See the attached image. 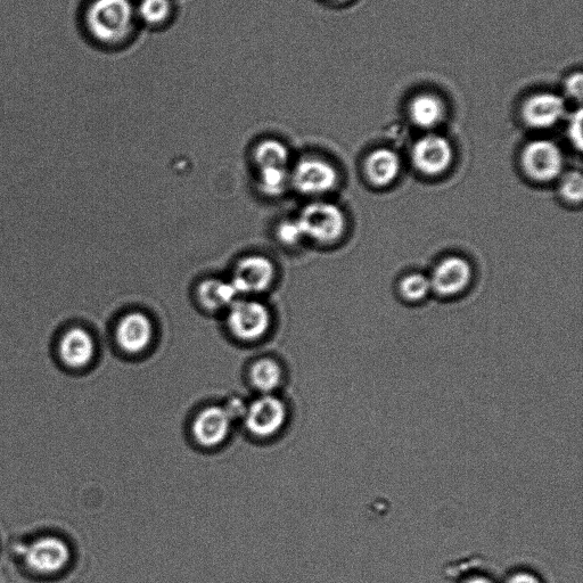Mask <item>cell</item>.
<instances>
[{
  "label": "cell",
  "instance_id": "obj_9",
  "mask_svg": "<svg viewBox=\"0 0 583 583\" xmlns=\"http://www.w3.org/2000/svg\"><path fill=\"white\" fill-rule=\"evenodd\" d=\"M246 428L260 438L272 437L283 428L286 421V408L273 394H262L254 400L244 416Z\"/></svg>",
  "mask_w": 583,
  "mask_h": 583
},
{
  "label": "cell",
  "instance_id": "obj_17",
  "mask_svg": "<svg viewBox=\"0 0 583 583\" xmlns=\"http://www.w3.org/2000/svg\"><path fill=\"white\" fill-rule=\"evenodd\" d=\"M240 298L231 281L210 278L202 281L196 289V300L209 312L226 311Z\"/></svg>",
  "mask_w": 583,
  "mask_h": 583
},
{
  "label": "cell",
  "instance_id": "obj_29",
  "mask_svg": "<svg viewBox=\"0 0 583 583\" xmlns=\"http://www.w3.org/2000/svg\"><path fill=\"white\" fill-rule=\"evenodd\" d=\"M464 583H494V581L490 580L487 577L476 576L470 579H467Z\"/></svg>",
  "mask_w": 583,
  "mask_h": 583
},
{
  "label": "cell",
  "instance_id": "obj_13",
  "mask_svg": "<svg viewBox=\"0 0 583 583\" xmlns=\"http://www.w3.org/2000/svg\"><path fill=\"white\" fill-rule=\"evenodd\" d=\"M232 425V418L229 417L224 407L205 408L195 418L194 438L203 447H217L228 438Z\"/></svg>",
  "mask_w": 583,
  "mask_h": 583
},
{
  "label": "cell",
  "instance_id": "obj_28",
  "mask_svg": "<svg viewBox=\"0 0 583 583\" xmlns=\"http://www.w3.org/2000/svg\"><path fill=\"white\" fill-rule=\"evenodd\" d=\"M507 583H541L535 574L529 572H517L508 579Z\"/></svg>",
  "mask_w": 583,
  "mask_h": 583
},
{
  "label": "cell",
  "instance_id": "obj_8",
  "mask_svg": "<svg viewBox=\"0 0 583 583\" xmlns=\"http://www.w3.org/2000/svg\"><path fill=\"white\" fill-rule=\"evenodd\" d=\"M71 550L64 540L57 537H43L30 544L24 552L28 568L43 576L59 573L70 562Z\"/></svg>",
  "mask_w": 583,
  "mask_h": 583
},
{
  "label": "cell",
  "instance_id": "obj_26",
  "mask_svg": "<svg viewBox=\"0 0 583 583\" xmlns=\"http://www.w3.org/2000/svg\"><path fill=\"white\" fill-rule=\"evenodd\" d=\"M568 135L570 141L576 149L582 150V111L581 109L574 112L569 119Z\"/></svg>",
  "mask_w": 583,
  "mask_h": 583
},
{
  "label": "cell",
  "instance_id": "obj_14",
  "mask_svg": "<svg viewBox=\"0 0 583 583\" xmlns=\"http://www.w3.org/2000/svg\"><path fill=\"white\" fill-rule=\"evenodd\" d=\"M60 357L65 366L84 368L92 363L96 353V343L85 328L73 327L65 332L60 342Z\"/></svg>",
  "mask_w": 583,
  "mask_h": 583
},
{
  "label": "cell",
  "instance_id": "obj_2",
  "mask_svg": "<svg viewBox=\"0 0 583 583\" xmlns=\"http://www.w3.org/2000/svg\"><path fill=\"white\" fill-rule=\"evenodd\" d=\"M297 220L306 240L322 245L338 242L347 229L343 210L327 201L310 202L301 210Z\"/></svg>",
  "mask_w": 583,
  "mask_h": 583
},
{
  "label": "cell",
  "instance_id": "obj_30",
  "mask_svg": "<svg viewBox=\"0 0 583 583\" xmlns=\"http://www.w3.org/2000/svg\"><path fill=\"white\" fill-rule=\"evenodd\" d=\"M335 2L341 3V2H347V0H335Z\"/></svg>",
  "mask_w": 583,
  "mask_h": 583
},
{
  "label": "cell",
  "instance_id": "obj_27",
  "mask_svg": "<svg viewBox=\"0 0 583 583\" xmlns=\"http://www.w3.org/2000/svg\"><path fill=\"white\" fill-rule=\"evenodd\" d=\"M224 408L226 409L229 417H231L232 421L234 422L235 420L244 418L248 406H245L244 402L240 398H233L232 400H229L228 404Z\"/></svg>",
  "mask_w": 583,
  "mask_h": 583
},
{
  "label": "cell",
  "instance_id": "obj_21",
  "mask_svg": "<svg viewBox=\"0 0 583 583\" xmlns=\"http://www.w3.org/2000/svg\"><path fill=\"white\" fill-rule=\"evenodd\" d=\"M135 10L137 19L154 27L170 18L172 3L171 0H141Z\"/></svg>",
  "mask_w": 583,
  "mask_h": 583
},
{
  "label": "cell",
  "instance_id": "obj_23",
  "mask_svg": "<svg viewBox=\"0 0 583 583\" xmlns=\"http://www.w3.org/2000/svg\"><path fill=\"white\" fill-rule=\"evenodd\" d=\"M560 193L566 202L579 204L583 197V178L581 172L571 171L561 180Z\"/></svg>",
  "mask_w": 583,
  "mask_h": 583
},
{
  "label": "cell",
  "instance_id": "obj_4",
  "mask_svg": "<svg viewBox=\"0 0 583 583\" xmlns=\"http://www.w3.org/2000/svg\"><path fill=\"white\" fill-rule=\"evenodd\" d=\"M339 179V172L333 163L310 155L291 169L290 186L303 196L318 197L333 192Z\"/></svg>",
  "mask_w": 583,
  "mask_h": 583
},
{
  "label": "cell",
  "instance_id": "obj_19",
  "mask_svg": "<svg viewBox=\"0 0 583 583\" xmlns=\"http://www.w3.org/2000/svg\"><path fill=\"white\" fill-rule=\"evenodd\" d=\"M250 377L254 388L262 394H272L281 385L283 372L277 361L264 358L254 363Z\"/></svg>",
  "mask_w": 583,
  "mask_h": 583
},
{
  "label": "cell",
  "instance_id": "obj_16",
  "mask_svg": "<svg viewBox=\"0 0 583 583\" xmlns=\"http://www.w3.org/2000/svg\"><path fill=\"white\" fill-rule=\"evenodd\" d=\"M408 114L416 127L432 130L445 121L447 108L445 102L438 95L422 93L415 95L409 102Z\"/></svg>",
  "mask_w": 583,
  "mask_h": 583
},
{
  "label": "cell",
  "instance_id": "obj_24",
  "mask_svg": "<svg viewBox=\"0 0 583 583\" xmlns=\"http://www.w3.org/2000/svg\"><path fill=\"white\" fill-rule=\"evenodd\" d=\"M278 241L286 246H297L306 240L297 218L284 220L276 231Z\"/></svg>",
  "mask_w": 583,
  "mask_h": 583
},
{
  "label": "cell",
  "instance_id": "obj_25",
  "mask_svg": "<svg viewBox=\"0 0 583 583\" xmlns=\"http://www.w3.org/2000/svg\"><path fill=\"white\" fill-rule=\"evenodd\" d=\"M564 94L572 100L580 102L583 93V76L582 73L573 72L566 77L563 84Z\"/></svg>",
  "mask_w": 583,
  "mask_h": 583
},
{
  "label": "cell",
  "instance_id": "obj_7",
  "mask_svg": "<svg viewBox=\"0 0 583 583\" xmlns=\"http://www.w3.org/2000/svg\"><path fill=\"white\" fill-rule=\"evenodd\" d=\"M455 158L454 147L446 137L428 134L415 143L412 161L422 175L438 177L449 170Z\"/></svg>",
  "mask_w": 583,
  "mask_h": 583
},
{
  "label": "cell",
  "instance_id": "obj_22",
  "mask_svg": "<svg viewBox=\"0 0 583 583\" xmlns=\"http://www.w3.org/2000/svg\"><path fill=\"white\" fill-rule=\"evenodd\" d=\"M399 290L405 300L421 302L428 298L432 291L430 278L421 273L409 274L401 279Z\"/></svg>",
  "mask_w": 583,
  "mask_h": 583
},
{
  "label": "cell",
  "instance_id": "obj_11",
  "mask_svg": "<svg viewBox=\"0 0 583 583\" xmlns=\"http://www.w3.org/2000/svg\"><path fill=\"white\" fill-rule=\"evenodd\" d=\"M429 278L433 292L441 297H454L464 292L471 284L473 268L467 259L450 256L435 266Z\"/></svg>",
  "mask_w": 583,
  "mask_h": 583
},
{
  "label": "cell",
  "instance_id": "obj_6",
  "mask_svg": "<svg viewBox=\"0 0 583 583\" xmlns=\"http://www.w3.org/2000/svg\"><path fill=\"white\" fill-rule=\"evenodd\" d=\"M276 268L273 261L261 254H250L238 260L229 279L238 295L261 294L273 286Z\"/></svg>",
  "mask_w": 583,
  "mask_h": 583
},
{
  "label": "cell",
  "instance_id": "obj_3",
  "mask_svg": "<svg viewBox=\"0 0 583 583\" xmlns=\"http://www.w3.org/2000/svg\"><path fill=\"white\" fill-rule=\"evenodd\" d=\"M226 311L229 332L243 342L265 338L273 324L272 312L256 299L240 297Z\"/></svg>",
  "mask_w": 583,
  "mask_h": 583
},
{
  "label": "cell",
  "instance_id": "obj_10",
  "mask_svg": "<svg viewBox=\"0 0 583 583\" xmlns=\"http://www.w3.org/2000/svg\"><path fill=\"white\" fill-rule=\"evenodd\" d=\"M565 113L566 102L563 96L552 92L531 95L521 108L525 125L537 130L555 127L565 118Z\"/></svg>",
  "mask_w": 583,
  "mask_h": 583
},
{
  "label": "cell",
  "instance_id": "obj_20",
  "mask_svg": "<svg viewBox=\"0 0 583 583\" xmlns=\"http://www.w3.org/2000/svg\"><path fill=\"white\" fill-rule=\"evenodd\" d=\"M291 168L258 170L259 190L267 196L282 195L290 186Z\"/></svg>",
  "mask_w": 583,
  "mask_h": 583
},
{
  "label": "cell",
  "instance_id": "obj_12",
  "mask_svg": "<svg viewBox=\"0 0 583 583\" xmlns=\"http://www.w3.org/2000/svg\"><path fill=\"white\" fill-rule=\"evenodd\" d=\"M154 339L152 319L142 311H131L121 317L116 328V341L122 351L139 355L149 349Z\"/></svg>",
  "mask_w": 583,
  "mask_h": 583
},
{
  "label": "cell",
  "instance_id": "obj_5",
  "mask_svg": "<svg viewBox=\"0 0 583 583\" xmlns=\"http://www.w3.org/2000/svg\"><path fill=\"white\" fill-rule=\"evenodd\" d=\"M522 168L533 182L547 184L563 175L565 158L555 142L536 139L524 146L521 153Z\"/></svg>",
  "mask_w": 583,
  "mask_h": 583
},
{
  "label": "cell",
  "instance_id": "obj_1",
  "mask_svg": "<svg viewBox=\"0 0 583 583\" xmlns=\"http://www.w3.org/2000/svg\"><path fill=\"white\" fill-rule=\"evenodd\" d=\"M136 19L131 0H93L86 12L90 35L103 44H117L129 37Z\"/></svg>",
  "mask_w": 583,
  "mask_h": 583
},
{
  "label": "cell",
  "instance_id": "obj_15",
  "mask_svg": "<svg viewBox=\"0 0 583 583\" xmlns=\"http://www.w3.org/2000/svg\"><path fill=\"white\" fill-rule=\"evenodd\" d=\"M400 171V156L388 147H380L369 153L365 161L366 177L376 187L390 186L396 182Z\"/></svg>",
  "mask_w": 583,
  "mask_h": 583
},
{
  "label": "cell",
  "instance_id": "obj_18",
  "mask_svg": "<svg viewBox=\"0 0 583 583\" xmlns=\"http://www.w3.org/2000/svg\"><path fill=\"white\" fill-rule=\"evenodd\" d=\"M257 170L267 168H290V151L275 138H267L254 147L252 153Z\"/></svg>",
  "mask_w": 583,
  "mask_h": 583
}]
</instances>
